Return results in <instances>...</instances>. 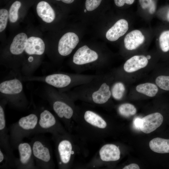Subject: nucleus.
I'll use <instances>...</instances> for the list:
<instances>
[{"mask_svg": "<svg viewBox=\"0 0 169 169\" xmlns=\"http://www.w3.org/2000/svg\"><path fill=\"white\" fill-rule=\"evenodd\" d=\"M23 86L21 82L15 79L5 81L0 84V91L3 94L8 95L16 94L22 90Z\"/></svg>", "mask_w": 169, "mask_h": 169, "instance_id": "obj_17", "label": "nucleus"}, {"mask_svg": "<svg viewBox=\"0 0 169 169\" xmlns=\"http://www.w3.org/2000/svg\"><path fill=\"white\" fill-rule=\"evenodd\" d=\"M48 84L57 88H63L68 85L71 79L68 75L63 74H54L49 75L45 79Z\"/></svg>", "mask_w": 169, "mask_h": 169, "instance_id": "obj_20", "label": "nucleus"}, {"mask_svg": "<svg viewBox=\"0 0 169 169\" xmlns=\"http://www.w3.org/2000/svg\"><path fill=\"white\" fill-rule=\"evenodd\" d=\"M28 39L27 34L24 33H20L16 35L10 46L11 53L16 55L21 54L25 50Z\"/></svg>", "mask_w": 169, "mask_h": 169, "instance_id": "obj_16", "label": "nucleus"}, {"mask_svg": "<svg viewBox=\"0 0 169 169\" xmlns=\"http://www.w3.org/2000/svg\"><path fill=\"white\" fill-rule=\"evenodd\" d=\"M98 58L96 52L84 45L79 48L74 54L73 62L77 65H83L95 61Z\"/></svg>", "mask_w": 169, "mask_h": 169, "instance_id": "obj_8", "label": "nucleus"}, {"mask_svg": "<svg viewBox=\"0 0 169 169\" xmlns=\"http://www.w3.org/2000/svg\"><path fill=\"white\" fill-rule=\"evenodd\" d=\"M58 130L56 118L50 111L45 110L41 112L38 115L37 126L32 135L50 133L55 135Z\"/></svg>", "mask_w": 169, "mask_h": 169, "instance_id": "obj_4", "label": "nucleus"}, {"mask_svg": "<svg viewBox=\"0 0 169 169\" xmlns=\"http://www.w3.org/2000/svg\"><path fill=\"white\" fill-rule=\"evenodd\" d=\"M115 4L118 7H121L124 6L125 3V0H114Z\"/></svg>", "mask_w": 169, "mask_h": 169, "instance_id": "obj_35", "label": "nucleus"}, {"mask_svg": "<svg viewBox=\"0 0 169 169\" xmlns=\"http://www.w3.org/2000/svg\"><path fill=\"white\" fill-rule=\"evenodd\" d=\"M128 28L127 21L123 19H120L107 31L106 34V38L110 41H115L124 35Z\"/></svg>", "mask_w": 169, "mask_h": 169, "instance_id": "obj_10", "label": "nucleus"}, {"mask_svg": "<svg viewBox=\"0 0 169 169\" xmlns=\"http://www.w3.org/2000/svg\"><path fill=\"white\" fill-rule=\"evenodd\" d=\"M9 18V13L5 9L0 10V32H3L6 28Z\"/></svg>", "mask_w": 169, "mask_h": 169, "instance_id": "obj_29", "label": "nucleus"}, {"mask_svg": "<svg viewBox=\"0 0 169 169\" xmlns=\"http://www.w3.org/2000/svg\"><path fill=\"white\" fill-rule=\"evenodd\" d=\"M111 95V93L109 86L104 83L101 84L98 90L93 93L92 98L94 103L102 104L108 101Z\"/></svg>", "mask_w": 169, "mask_h": 169, "instance_id": "obj_18", "label": "nucleus"}, {"mask_svg": "<svg viewBox=\"0 0 169 169\" xmlns=\"http://www.w3.org/2000/svg\"><path fill=\"white\" fill-rule=\"evenodd\" d=\"M155 82L156 84L161 89L165 90H169V76H159L156 78Z\"/></svg>", "mask_w": 169, "mask_h": 169, "instance_id": "obj_28", "label": "nucleus"}, {"mask_svg": "<svg viewBox=\"0 0 169 169\" xmlns=\"http://www.w3.org/2000/svg\"><path fill=\"white\" fill-rule=\"evenodd\" d=\"M123 169H139L138 165L135 163L131 164L124 167Z\"/></svg>", "mask_w": 169, "mask_h": 169, "instance_id": "obj_34", "label": "nucleus"}, {"mask_svg": "<svg viewBox=\"0 0 169 169\" xmlns=\"http://www.w3.org/2000/svg\"><path fill=\"white\" fill-rule=\"evenodd\" d=\"M136 90L149 97L154 96L158 91V88L155 84L146 83L138 85L136 87Z\"/></svg>", "mask_w": 169, "mask_h": 169, "instance_id": "obj_23", "label": "nucleus"}, {"mask_svg": "<svg viewBox=\"0 0 169 169\" xmlns=\"http://www.w3.org/2000/svg\"><path fill=\"white\" fill-rule=\"evenodd\" d=\"M85 120L90 124L100 128H104L107 124L105 120L100 115L91 111L85 112L84 115Z\"/></svg>", "mask_w": 169, "mask_h": 169, "instance_id": "obj_22", "label": "nucleus"}, {"mask_svg": "<svg viewBox=\"0 0 169 169\" xmlns=\"http://www.w3.org/2000/svg\"><path fill=\"white\" fill-rule=\"evenodd\" d=\"M19 154L16 168L19 169H38L35 161L30 143L22 142L17 146Z\"/></svg>", "mask_w": 169, "mask_h": 169, "instance_id": "obj_5", "label": "nucleus"}, {"mask_svg": "<svg viewBox=\"0 0 169 169\" xmlns=\"http://www.w3.org/2000/svg\"><path fill=\"white\" fill-rule=\"evenodd\" d=\"M102 0H86L85 7L89 11L94 10L100 5Z\"/></svg>", "mask_w": 169, "mask_h": 169, "instance_id": "obj_31", "label": "nucleus"}, {"mask_svg": "<svg viewBox=\"0 0 169 169\" xmlns=\"http://www.w3.org/2000/svg\"><path fill=\"white\" fill-rule=\"evenodd\" d=\"M53 108L59 117L66 120L70 119L73 114L72 108L65 102L57 100L53 103Z\"/></svg>", "mask_w": 169, "mask_h": 169, "instance_id": "obj_19", "label": "nucleus"}, {"mask_svg": "<svg viewBox=\"0 0 169 169\" xmlns=\"http://www.w3.org/2000/svg\"><path fill=\"white\" fill-rule=\"evenodd\" d=\"M163 121V117L159 113L148 115L141 119L140 130L145 133H150L159 127Z\"/></svg>", "mask_w": 169, "mask_h": 169, "instance_id": "obj_7", "label": "nucleus"}, {"mask_svg": "<svg viewBox=\"0 0 169 169\" xmlns=\"http://www.w3.org/2000/svg\"><path fill=\"white\" fill-rule=\"evenodd\" d=\"M45 49L44 43L41 38L31 36L28 38L24 51L29 55H41L44 53Z\"/></svg>", "mask_w": 169, "mask_h": 169, "instance_id": "obj_12", "label": "nucleus"}, {"mask_svg": "<svg viewBox=\"0 0 169 169\" xmlns=\"http://www.w3.org/2000/svg\"><path fill=\"white\" fill-rule=\"evenodd\" d=\"M30 143L38 168H52L53 163L51 151L46 139L41 136H37L32 139Z\"/></svg>", "mask_w": 169, "mask_h": 169, "instance_id": "obj_2", "label": "nucleus"}, {"mask_svg": "<svg viewBox=\"0 0 169 169\" xmlns=\"http://www.w3.org/2000/svg\"><path fill=\"white\" fill-rule=\"evenodd\" d=\"M141 119L137 117L135 118L133 121V125L134 128L137 130H140Z\"/></svg>", "mask_w": 169, "mask_h": 169, "instance_id": "obj_33", "label": "nucleus"}, {"mask_svg": "<svg viewBox=\"0 0 169 169\" xmlns=\"http://www.w3.org/2000/svg\"><path fill=\"white\" fill-rule=\"evenodd\" d=\"M139 1L141 8L143 9L148 8L154 2L152 0H139Z\"/></svg>", "mask_w": 169, "mask_h": 169, "instance_id": "obj_32", "label": "nucleus"}, {"mask_svg": "<svg viewBox=\"0 0 169 169\" xmlns=\"http://www.w3.org/2000/svg\"><path fill=\"white\" fill-rule=\"evenodd\" d=\"M148 60L143 55H135L127 60L124 65V69L128 73L136 71L145 67L147 65Z\"/></svg>", "mask_w": 169, "mask_h": 169, "instance_id": "obj_13", "label": "nucleus"}, {"mask_svg": "<svg viewBox=\"0 0 169 169\" xmlns=\"http://www.w3.org/2000/svg\"><path fill=\"white\" fill-rule=\"evenodd\" d=\"M145 40V37L140 31L133 30L129 33L125 37L124 45L128 50H135L142 44Z\"/></svg>", "mask_w": 169, "mask_h": 169, "instance_id": "obj_11", "label": "nucleus"}, {"mask_svg": "<svg viewBox=\"0 0 169 169\" xmlns=\"http://www.w3.org/2000/svg\"><path fill=\"white\" fill-rule=\"evenodd\" d=\"M57 151L59 159V164L66 165L70 162L71 155L74 153L70 141L67 139H63L58 142Z\"/></svg>", "mask_w": 169, "mask_h": 169, "instance_id": "obj_9", "label": "nucleus"}, {"mask_svg": "<svg viewBox=\"0 0 169 169\" xmlns=\"http://www.w3.org/2000/svg\"><path fill=\"white\" fill-rule=\"evenodd\" d=\"M6 121L3 106H0V148L8 157L11 168H16L18 158L15 157L13 152L10 141V136L8 134Z\"/></svg>", "mask_w": 169, "mask_h": 169, "instance_id": "obj_3", "label": "nucleus"}, {"mask_svg": "<svg viewBox=\"0 0 169 169\" xmlns=\"http://www.w3.org/2000/svg\"><path fill=\"white\" fill-rule=\"evenodd\" d=\"M159 43L162 51L166 52L169 51V30L161 33L159 37Z\"/></svg>", "mask_w": 169, "mask_h": 169, "instance_id": "obj_27", "label": "nucleus"}, {"mask_svg": "<svg viewBox=\"0 0 169 169\" xmlns=\"http://www.w3.org/2000/svg\"><path fill=\"white\" fill-rule=\"evenodd\" d=\"M149 146L151 149L154 152L159 153H169V139L155 138L150 141Z\"/></svg>", "mask_w": 169, "mask_h": 169, "instance_id": "obj_21", "label": "nucleus"}, {"mask_svg": "<svg viewBox=\"0 0 169 169\" xmlns=\"http://www.w3.org/2000/svg\"><path fill=\"white\" fill-rule=\"evenodd\" d=\"M100 157L104 161H116L120 157V151L116 145L112 144H106L100 149Z\"/></svg>", "mask_w": 169, "mask_h": 169, "instance_id": "obj_15", "label": "nucleus"}, {"mask_svg": "<svg viewBox=\"0 0 169 169\" xmlns=\"http://www.w3.org/2000/svg\"><path fill=\"white\" fill-rule=\"evenodd\" d=\"M37 14L42 20L47 23L53 22L55 19V14L49 4L45 1L39 2L36 7Z\"/></svg>", "mask_w": 169, "mask_h": 169, "instance_id": "obj_14", "label": "nucleus"}, {"mask_svg": "<svg viewBox=\"0 0 169 169\" xmlns=\"http://www.w3.org/2000/svg\"><path fill=\"white\" fill-rule=\"evenodd\" d=\"M58 1H61L63 3H67L70 4L72 3L74 1V0H56Z\"/></svg>", "mask_w": 169, "mask_h": 169, "instance_id": "obj_36", "label": "nucleus"}, {"mask_svg": "<svg viewBox=\"0 0 169 169\" xmlns=\"http://www.w3.org/2000/svg\"><path fill=\"white\" fill-rule=\"evenodd\" d=\"M166 18L167 20L169 22V10H168Z\"/></svg>", "mask_w": 169, "mask_h": 169, "instance_id": "obj_38", "label": "nucleus"}, {"mask_svg": "<svg viewBox=\"0 0 169 169\" xmlns=\"http://www.w3.org/2000/svg\"><path fill=\"white\" fill-rule=\"evenodd\" d=\"M79 42L78 36L74 33L69 32L64 34L60 39L58 51L60 54L66 56L69 54Z\"/></svg>", "mask_w": 169, "mask_h": 169, "instance_id": "obj_6", "label": "nucleus"}, {"mask_svg": "<svg viewBox=\"0 0 169 169\" xmlns=\"http://www.w3.org/2000/svg\"><path fill=\"white\" fill-rule=\"evenodd\" d=\"M84 12H86V10L85 9V10H84Z\"/></svg>", "mask_w": 169, "mask_h": 169, "instance_id": "obj_40", "label": "nucleus"}, {"mask_svg": "<svg viewBox=\"0 0 169 169\" xmlns=\"http://www.w3.org/2000/svg\"><path fill=\"white\" fill-rule=\"evenodd\" d=\"M135 0H125V3L128 5H131L134 2Z\"/></svg>", "mask_w": 169, "mask_h": 169, "instance_id": "obj_37", "label": "nucleus"}, {"mask_svg": "<svg viewBox=\"0 0 169 169\" xmlns=\"http://www.w3.org/2000/svg\"><path fill=\"white\" fill-rule=\"evenodd\" d=\"M38 115L32 113L21 118L10 127V141L13 150L17 148L23 139L32 135L38 123Z\"/></svg>", "mask_w": 169, "mask_h": 169, "instance_id": "obj_1", "label": "nucleus"}, {"mask_svg": "<svg viewBox=\"0 0 169 169\" xmlns=\"http://www.w3.org/2000/svg\"><path fill=\"white\" fill-rule=\"evenodd\" d=\"M146 57L148 59H150L151 58V56L149 55H147Z\"/></svg>", "mask_w": 169, "mask_h": 169, "instance_id": "obj_39", "label": "nucleus"}, {"mask_svg": "<svg viewBox=\"0 0 169 169\" xmlns=\"http://www.w3.org/2000/svg\"><path fill=\"white\" fill-rule=\"evenodd\" d=\"M118 110L120 114L125 117H129L136 114V109L133 105L129 103H125L120 105Z\"/></svg>", "mask_w": 169, "mask_h": 169, "instance_id": "obj_24", "label": "nucleus"}, {"mask_svg": "<svg viewBox=\"0 0 169 169\" xmlns=\"http://www.w3.org/2000/svg\"><path fill=\"white\" fill-rule=\"evenodd\" d=\"M21 6L20 2L16 1L10 7L9 11V19L12 23L16 22L18 18V11Z\"/></svg>", "mask_w": 169, "mask_h": 169, "instance_id": "obj_26", "label": "nucleus"}, {"mask_svg": "<svg viewBox=\"0 0 169 169\" xmlns=\"http://www.w3.org/2000/svg\"><path fill=\"white\" fill-rule=\"evenodd\" d=\"M0 167L1 168H11L8 157L1 148H0Z\"/></svg>", "mask_w": 169, "mask_h": 169, "instance_id": "obj_30", "label": "nucleus"}, {"mask_svg": "<svg viewBox=\"0 0 169 169\" xmlns=\"http://www.w3.org/2000/svg\"><path fill=\"white\" fill-rule=\"evenodd\" d=\"M125 90L124 84L121 82H118L113 85L111 93L113 97L115 100H119L123 97Z\"/></svg>", "mask_w": 169, "mask_h": 169, "instance_id": "obj_25", "label": "nucleus"}]
</instances>
